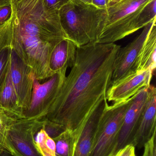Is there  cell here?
<instances>
[{"label":"cell","mask_w":156,"mask_h":156,"mask_svg":"<svg viewBox=\"0 0 156 156\" xmlns=\"http://www.w3.org/2000/svg\"><path fill=\"white\" fill-rule=\"evenodd\" d=\"M77 137L76 130L67 129L53 139L56 144V156H73Z\"/></svg>","instance_id":"cell-17"},{"label":"cell","mask_w":156,"mask_h":156,"mask_svg":"<svg viewBox=\"0 0 156 156\" xmlns=\"http://www.w3.org/2000/svg\"><path fill=\"white\" fill-rule=\"evenodd\" d=\"M156 0H152L147 4L136 17L134 23V32L144 28L156 19Z\"/></svg>","instance_id":"cell-20"},{"label":"cell","mask_w":156,"mask_h":156,"mask_svg":"<svg viewBox=\"0 0 156 156\" xmlns=\"http://www.w3.org/2000/svg\"><path fill=\"white\" fill-rule=\"evenodd\" d=\"M59 14L67 37L78 47L95 42L107 11L80 0H71L60 9Z\"/></svg>","instance_id":"cell-3"},{"label":"cell","mask_w":156,"mask_h":156,"mask_svg":"<svg viewBox=\"0 0 156 156\" xmlns=\"http://www.w3.org/2000/svg\"><path fill=\"white\" fill-rule=\"evenodd\" d=\"M109 156H136L135 147L129 144Z\"/></svg>","instance_id":"cell-24"},{"label":"cell","mask_w":156,"mask_h":156,"mask_svg":"<svg viewBox=\"0 0 156 156\" xmlns=\"http://www.w3.org/2000/svg\"><path fill=\"white\" fill-rule=\"evenodd\" d=\"M44 122L43 118L16 120L8 132L6 150L15 156H42L36 146L34 138Z\"/></svg>","instance_id":"cell-6"},{"label":"cell","mask_w":156,"mask_h":156,"mask_svg":"<svg viewBox=\"0 0 156 156\" xmlns=\"http://www.w3.org/2000/svg\"><path fill=\"white\" fill-rule=\"evenodd\" d=\"M132 98V96L112 105H107L99 122L89 156H109L112 154Z\"/></svg>","instance_id":"cell-5"},{"label":"cell","mask_w":156,"mask_h":156,"mask_svg":"<svg viewBox=\"0 0 156 156\" xmlns=\"http://www.w3.org/2000/svg\"><path fill=\"white\" fill-rule=\"evenodd\" d=\"M46 6L50 9L59 11L63 5L71 0H44Z\"/></svg>","instance_id":"cell-25"},{"label":"cell","mask_w":156,"mask_h":156,"mask_svg":"<svg viewBox=\"0 0 156 156\" xmlns=\"http://www.w3.org/2000/svg\"><path fill=\"white\" fill-rule=\"evenodd\" d=\"M121 46L95 42L78 47L76 59L44 118L75 130L106 96Z\"/></svg>","instance_id":"cell-1"},{"label":"cell","mask_w":156,"mask_h":156,"mask_svg":"<svg viewBox=\"0 0 156 156\" xmlns=\"http://www.w3.org/2000/svg\"><path fill=\"white\" fill-rule=\"evenodd\" d=\"M10 4V2L7 0H0V7Z\"/></svg>","instance_id":"cell-30"},{"label":"cell","mask_w":156,"mask_h":156,"mask_svg":"<svg viewBox=\"0 0 156 156\" xmlns=\"http://www.w3.org/2000/svg\"><path fill=\"white\" fill-rule=\"evenodd\" d=\"M156 133L153 134L151 139L148 141L150 148V156H156Z\"/></svg>","instance_id":"cell-28"},{"label":"cell","mask_w":156,"mask_h":156,"mask_svg":"<svg viewBox=\"0 0 156 156\" xmlns=\"http://www.w3.org/2000/svg\"><path fill=\"white\" fill-rule=\"evenodd\" d=\"M156 89L150 84L147 101L130 144L135 148L143 147L156 133Z\"/></svg>","instance_id":"cell-12"},{"label":"cell","mask_w":156,"mask_h":156,"mask_svg":"<svg viewBox=\"0 0 156 156\" xmlns=\"http://www.w3.org/2000/svg\"><path fill=\"white\" fill-rule=\"evenodd\" d=\"M36 146L42 156H56L55 141L48 136L43 128L35 136Z\"/></svg>","instance_id":"cell-19"},{"label":"cell","mask_w":156,"mask_h":156,"mask_svg":"<svg viewBox=\"0 0 156 156\" xmlns=\"http://www.w3.org/2000/svg\"><path fill=\"white\" fill-rule=\"evenodd\" d=\"M18 119L19 118L15 113L0 106V154L6 150L5 143L8 132Z\"/></svg>","instance_id":"cell-18"},{"label":"cell","mask_w":156,"mask_h":156,"mask_svg":"<svg viewBox=\"0 0 156 156\" xmlns=\"http://www.w3.org/2000/svg\"><path fill=\"white\" fill-rule=\"evenodd\" d=\"M43 119L44 122L42 128L48 136L52 139L59 136L67 129L66 126L62 125L53 122L45 118H43Z\"/></svg>","instance_id":"cell-22"},{"label":"cell","mask_w":156,"mask_h":156,"mask_svg":"<svg viewBox=\"0 0 156 156\" xmlns=\"http://www.w3.org/2000/svg\"><path fill=\"white\" fill-rule=\"evenodd\" d=\"M10 5L13 38L55 44L67 38L59 11L48 7L44 0H18Z\"/></svg>","instance_id":"cell-2"},{"label":"cell","mask_w":156,"mask_h":156,"mask_svg":"<svg viewBox=\"0 0 156 156\" xmlns=\"http://www.w3.org/2000/svg\"><path fill=\"white\" fill-rule=\"evenodd\" d=\"M10 76L24 113L28 109L34 79L30 69L16 55L13 49L10 54Z\"/></svg>","instance_id":"cell-11"},{"label":"cell","mask_w":156,"mask_h":156,"mask_svg":"<svg viewBox=\"0 0 156 156\" xmlns=\"http://www.w3.org/2000/svg\"><path fill=\"white\" fill-rule=\"evenodd\" d=\"M12 48H6L0 54V87L2 84L10 65Z\"/></svg>","instance_id":"cell-23"},{"label":"cell","mask_w":156,"mask_h":156,"mask_svg":"<svg viewBox=\"0 0 156 156\" xmlns=\"http://www.w3.org/2000/svg\"><path fill=\"white\" fill-rule=\"evenodd\" d=\"M144 150V153L142 156H150V148H149V144L148 142L145 145Z\"/></svg>","instance_id":"cell-29"},{"label":"cell","mask_w":156,"mask_h":156,"mask_svg":"<svg viewBox=\"0 0 156 156\" xmlns=\"http://www.w3.org/2000/svg\"><path fill=\"white\" fill-rule=\"evenodd\" d=\"M0 156H15L13 155L12 154L10 153V152H8V151L5 150L3 152H2L1 154H0Z\"/></svg>","instance_id":"cell-31"},{"label":"cell","mask_w":156,"mask_h":156,"mask_svg":"<svg viewBox=\"0 0 156 156\" xmlns=\"http://www.w3.org/2000/svg\"><path fill=\"white\" fill-rule=\"evenodd\" d=\"M12 9L11 5L0 7V24L3 23L12 16Z\"/></svg>","instance_id":"cell-26"},{"label":"cell","mask_w":156,"mask_h":156,"mask_svg":"<svg viewBox=\"0 0 156 156\" xmlns=\"http://www.w3.org/2000/svg\"><path fill=\"white\" fill-rule=\"evenodd\" d=\"M148 87L143 88L132 96L131 103L125 112L112 154L130 144L147 101Z\"/></svg>","instance_id":"cell-10"},{"label":"cell","mask_w":156,"mask_h":156,"mask_svg":"<svg viewBox=\"0 0 156 156\" xmlns=\"http://www.w3.org/2000/svg\"><path fill=\"white\" fill-rule=\"evenodd\" d=\"M111 2L112 0H92L91 4L98 8L106 9Z\"/></svg>","instance_id":"cell-27"},{"label":"cell","mask_w":156,"mask_h":156,"mask_svg":"<svg viewBox=\"0 0 156 156\" xmlns=\"http://www.w3.org/2000/svg\"><path fill=\"white\" fill-rule=\"evenodd\" d=\"M115 1V0H112V2H114V1Z\"/></svg>","instance_id":"cell-34"},{"label":"cell","mask_w":156,"mask_h":156,"mask_svg":"<svg viewBox=\"0 0 156 156\" xmlns=\"http://www.w3.org/2000/svg\"><path fill=\"white\" fill-rule=\"evenodd\" d=\"M153 72L149 70L138 71L107 90V101L114 103L124 101L135 95L140 90L150 85Z\"/></svg>","instance_id":"cell-13"},{"label":"cell","mask_w":156,"mask_h":156,"mask_svg":"<svg viewBox=\"0 0 156 156\" xmlns=\"http://www.w3.org/2000/svg\"><path fill=\"white\" fill-rule=\"evenodd\" d=\"M78 46L68 38L60 41L52 50L49 60V68L54 75H66L68 68L74 65Z\"/></svg>","instance_id":"cell-14"},{"label":"cell","mask_w":156,"mask_h":156,"mask_svg":"<svg viewBox=\"0 0 156 156\" xmlns=\"http://www.w3.org/2000/svg\"><path fill=\"white\" fill-rule=\"evenodd\" d=\"M156 19L153 22L146 38L141 48L137 63V72L155 71L156 67Z\"/></svg>","instance_id":"cell-15"},{"label":"cell","mask_w":156,"mask_h":156,"mask_svg":"<svg viewBox=\"0 0 156 156\" xmlns=\"http://www.w3.org/2000/svg\"><path fill=\"white\" fill-rule=\"evenodd\" d=\"M13 15L7 21L0 24V54L6 48H12Z\"/></svg>","instance_id":"cell-21"},{"label":"cell","mask_w":156,"mask_h":156,"mask_svg":"<svg viewBox=\"0 0 156 156\" xmlns=\"http://www.w3.org/2000/svg\"><path fill=\"white\" fill-rule=\"evenodd\" d=\"M108 104L106 96L102 98L82 124L75 130L77 137L73 156H89L99 122Z\"/></svg>","instance_id":"cell-9"},{"label":"cell","mask_w":156,"mask_h":156,"mask_svg":"<svg viewBox=\"0 0 156 156\" xmlns=\"http://www.w3.org/2000/svg\"><path fill=\"white\" fill-rule=\"evenodd\" d=\"M153 22L145 27L142 33L132 42L124 47L120 48L118 50L114 64L110 87L137 72L140 50Z\"/></svg>","instance_id":"cell-8"},{"label":"cell","mask_w":156,"mask_h":156,"mask_svg":"<svg viewBox=\"0 0 156 156\" xmlns=\"http://www.w3.org/2000/svg\"><path fill=\"white\" fill-rule=\"evenodd\" d=\"M80 1L84 2L87 3L91 4L92 0H80Z\"/></svg>","instance_id":"cell-32"},{"label":"cell","mask_w":156,"mask_h":156,"mask_svg":"<svg viewBox=\"0 0 156 156\" xmlns=\"http://www.w3.org/2000/svg\"><path fill=\"white\" fill-rule=\"evenodd\" d=\"M9 2H16V1H18V0H7Z\"/></svg>","instance_id":"cell-33"},{"label":"cell","mask_w":156,"mask_h":156,"mask_svg":"<svg viewBox=\"0 0 156 156\" xmlns=\"http://www.w3.org/2000/svg\"><path fill=\"white\" fill-rule=\"evenodd\" d=\"M0 106L14 113L19 119L24 118V109L11 80L10 65L5 79L0 87Z\"/></svg>","instance_id":"cell-16"},{"label":"cell","mask_w":156,"mask_h":156,"mask_svg":"<svg viewBox=\"0 0 156 156\" xmlns=\"http://www.w3.org/2000/svg\"><path fill=\"white\" fill-rule=\"evenodd\" d=\"M152 0H115L106 9L107 16L95 43H114L133 34L135 19Z\"/></svg>","instance_id":"cell-4"},{"label":"cell","mask_w":156,"mask_h":156,"mask_svg":"<svg viewBox=\"0 0 156 156\" xmlns=\"http://www.w3.org/2000/svg\"><path fill=\"white\" fill-rule=\"evenodd\" d=\"M66 76L56 74L42 83L34 78L30 105L24 113V118L41 119L45 117L56 98Z\"/></svg>","instance_id":"cell-7"}]
</instances>
